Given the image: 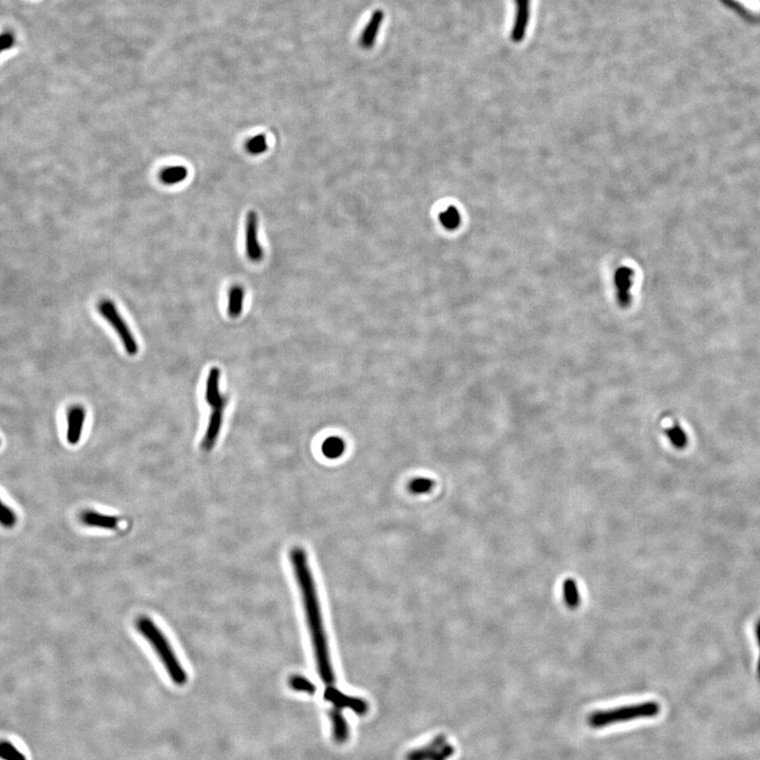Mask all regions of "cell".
I'll list each match as a JSON object with an SVG mask.
<instances>
[{"label": "cell", "mask_w": 760, "mask_h": 760, "mask_svg": "<svg viewBox=\"0 0 760 760\" xmlns=\"http://www.w3.org/2000/svg\"><path fill=\"white\" fill-rule=\"evenodd\" d=\"M290 562H292L295 576L298 581V586L300 588V594H301L302 602L306 611V621H308V629H310L312 643L314 646L317 669L323 683L331 687L335 683V676H334L333 666H331L327 636L323 627L322 615H321L320 605L317 597L316 586H315L314 579L308 566L306 551L300 547L292 548V551H290Z\"/></svg>", "instance_id": "6da1fadb"}, {"label": "cell", "mask_w": 760, "mask_h": 760, "mask_svg": "<svg viewBox=\"0 0 760 760\" xmlns=\"http://www.w3.org/2000/svg\"><path fill=\"white\" fill-rule=\"evenodd\" d=\"M135 626L140 634L154 648L170 680L178 687H184L188 681V675L174 654L172 644L169 643L164 632L158 627L156 622L147 616H141L135 622Z\"/></svg>", "instance_id": "7a4b0ae2"}, {"label": "cell", "mask_w": 760, "mask_h": 760, "mask_svg": "<svg viewBox=\"0 0 760 760\" xmlns=\"http://www.w3.org/2000/svg\"><path fill=\"white\" fill-rule=\"evenodd\" d=\"M661 712L660 704L657 701L629 704L609 710H596L588 715L587 724L593 729H603L613 724H624L634 720H648L658 716Z\"/></svg>", "instance_id": "3957f363"}, {"label": "cell", "mask_w": 760, "mask_h": 760, "mask_svg": "<svg viewBox=\"0 0 760 760\" xmlns=\"http://www.w3.org/2000/svg\"><path fill=\"white\" fill-rule=\"evenodd\" d=\"M98 311L100 316L104 317L105 320L114 329L115 333L119 335V341L126 353L131 356L137 355L139 353L137 339L131 333V327L126 323L125 319L121 317L114 302L109 299L100 300L98 304Z\"/></svg>", "instance_id": "277c9868"}, {"label": "cell", "mask_w": 760, "mask_h": 760, "mask_svg": "<svg viewBox=\"0 0 760 760\" xmlns=\"http://www.w3.org/2000/svg\"><path fill=\"white\" fill-rule=\"evenodd\" d=\"M454 754V747L442 735L435 738L426 747L413 750L407 755V760H447Z\"/></svg>", "instance_id": "5b68a950"}, {"label": "cell", "mask_w": 760, "mask_h": 760, "mask_svg": "<svg viewBox=\"0 0 760 760\" xmlns=\"http://www.w3.org/2000/svg\"><path fill=\"white\" fill-rule=\"evenodd\" d=\"M246 253L253 262H259L263 259V248L258 239V216L255 211H251L246 219Z\"/></svg>", "instance_id": "8992f818"}, {"label": "cell", "mask_w": 760, "mask_h": 760, "mask_svg": "<svg viewBox=\"0 0 760 760\" xmlns=\"http://www.w3.org/2000/svg\"><path fill=\"white\" fill-rule=\"evenodd\" d=\"M220 382H221V370L218 368H210L206 379L205 401L213 409H217V408L225 409L228 403V397L222 395L220 391Z\"/></svg>", "instance_id": "52a82bcc"}, {"label": "cell", "mask_w": 760, "mask_h": 760, "mask_svg": "<svg viewBox=\"0 0 760 760\" xmlns=\"http://www.w3.org/2000/svg\"><path fill=\"white\" fill-rule=\"evenodd\" d=\"M325 698L339 710L341 708H350V710L359 715H364L368 712V703L364 700L353 697V696L345 695V694L341 693V691H338L333 687L327 689Z\"/></svg>", "instance_id": "ba28073f"}, {"label": "cell", "mask_w": 760, "mask_h": 760, "mask_svg": "<svg viewBox=\"0 0 760 760\" xmlns=\"http://www.w3.org/2000/svg\"><path fill=\"white\" fill-rule=\"evenodd\" d=\"M223 412L224 409L217 408V409H213L210 413L205 435L201 442V449L206 452L213 450L219 438L222 425H223Z\"/></svg>", "instance_id": "9c48e42d"}, {"label": "cell", "mask_w": 760, "mask_h": 760, "mask_svg": "<svg viewBox=\"0 0 760 760\" xmlns=\"http://www.w3.org/2000/svg\"><path fill=\"white\" fill-rule=\"evenodd\" d=\"M516 16L514 28L512 31V39L514 43H521L525 38L528 28L529 15H530V0H514Z\"/></svg>", "instance_id": "30bf717a"}, {"label": "cell", "mask_w": 760, "mask_h": 760, "mask_svg": "<svg viewBox=\"0 0 760 760\" xmlns=\"http://www.w3.org/2000/svg\"><path fill=\"white\" fill-rule=\"evenodd\" d=\"M86 410L82 405H73L67 413V442L70 445H76L80 442L82 433Z\"/></svg>", "instance_id": "8fae6325"}, {"label": "cell", "mask_w": 760, "mask_h": 760, "mask_svg": "<svg viewBox=\"0 0 760 760\" xmlns=\"http://www.w3.org/2000/svg\"><path fill=\"white\" fill-rule=\"evenodd\" d=\"M80 521L86 526L108 529V530H113L119 526V519L108 514H100L94 510L82 512Z\"/></svg>", "instance_id": "7c38bea8"}, {"label": "cell", "mask_w": 760, "mask_h": 760, "mask_svg": "<svg viewBox=\"0 0 760 760\" xmlns=\"http://www.w3.org/2000/svg\"><path fill=\"white\" fill-rule=\"evenodd\" d=\"M632 277H634V271H632V269H628V267H621V269L616 271V288H617L618 297H619L621 304H626L629 300L628 292H629L630 286L632 284Z\"/></svg>", "instance_id": "4fadbf2b"}, {"label": "cell", "mask_w": 760, "mask_h": 760, "mask_svg": "<svg viewBox=\"0 0 760 760\" xmlns=\"http://www.w3.org/2000/svg\"><path fill=\"white\" fill-rule=\"evenodd\" d=\"M329 718H331L334 739L339 743H345L349 738V727L341 710L339 708L331 710L329 712Z\"/></svg>", "instance_id": "5bb4252c"}, {"label": "cell", "mask_w": 760, "mask_h": 760, "mask_svg": "<svg viewBox=\"0 0 760 760\" xmlns=\"http://www.w3.org/2000/svg\"><path fill=\"white\" fill-rule=\"evenodd\" d=\"M244 288L241 285H234L228 292V313L232 318H238L242 314L243 301H244Z\"/></svg>", "instance_id": "9a60e30c"}, {"label": "cell", "mask_w": 760, "mask_h": 760, "mask_svg": "<svg viewBox=\"0 0 760 760\" xmlns=\"http://www.w3.org/2000/svg\"><path fill=\"white\" fill-rule=\"evenodd\" d=\"M188 169L184 166L167 167L160 174V179L164 184L174 185L186 180Z\"/></svg>", "instance_id": "2e32d148"}, {"label": "cell", "mask_w": 760, "mask_h": 760, "mask_svg": "<svg viewBox=\"0 0 760 760\" xmlns=\"http://www.w3.org/2000/svg\"><path fill=\"white\" fill-rule=\"evenodd\" d=\"M345 450V442L338 436H329L322 444V452L325 457L336 459L341 457Z\"/></svg>", "instance_id": "e0dca14e"}, {"label": "cell", "mask_w": 760, "mask_h": 760, "mask_svg": "<svg viewBox=\"0 0 760 760\" xmlns=\"http://www.w3.org/2000/svg\"><path fill=\"white\" fill-rule=\"evenodd\" d=\"M563 597L566 605H567L570 609H578L581 600L580 593H579L578 585H576V581L572 580V579H567V580L564 581Z\"/></svg>", "instance_id": "ac0fdd59"}, {"label": "cell", "mask_w": 760, "mask_h": 760, "mask_svg": "<svg viewBox=\"0 0 760 760\" xmlns=\"http://www.w3.org/2000/svg\"><path fill=\"white\" fill-rule=\"evenodd\" d=\"M440 220L447 230H456L461 224V215L457 208L450 206L445 210L444 213L440 214Z\"/></svg>", "instance_id": "d6986e66"}, {"label": "cell", "mask_w": 760, "mask_h": 760, "mask_svg": "<svg viewBox=\"0 0 760 760\" xmlns=\"http://www.w3.org/2000/svg\"><path fill=\"white\" fill-rule=\"evenodd\" d=\"M288 683H290V687L294 691L304 692V693L311 694V695H313L316 691L314 683H311L308 678L300 675L292 676L290 680H288Z\"/></svg>", "instance_id": "ffe728a7"}, {"label": "cell", "mask_w": 760, "mask_h": 760, "mask_svg": "<svg viewBox=\"0 0 760 760\" xmlns=\"http://www.w3.org/2000/svg\"><path fill=\"white\" fill-rule=\"evenodd\" d=\"M382 12H378V13H377V15L374 16V18L371 20L370 24H368V28H366V32H364V34H362V40H360L362 41V44L364 45V47H370L371 45H372V43H371V41H373V39H374L375 36H376L377 30H378V26L379 24H380V22H382Z\"/></svg>", "instance_id": "44dd1931"}, {"label": "cell", "mask_w": 760, "mask_h": 760, "mask_svg": "<svg viewBox=\"0 0 760 760\" xmlns=\"http://www.w3.org/2000/svg\"><path fill=\"white\" fill-rule=\"evenodd\" d=\"M17 522L15 512L0 500V525L5 528H13Z\"/></svg>", "instance_id": "7402d4cb"}, {"label": "cell", "mask_w": 760, "mask_h": 760, "mask_svg": "<svg viewBox=\"0 0 760 760\" xmlns=\"http://www.w3.org/2000/svg\"><path fill=\"white\" fill-rule=\"evenodd\" d=\"M246 150L253 156L264 154L267 150V141L265 135H258L251 137L246 143Z\"/></svg>", "instance_id": "603a6c76"}, {"label": "cell", "mask_w": 760, "mask_h": 760, "mask_svg": "<svg viewBox=\"0 0 760 760\" xmlns=\"http://www.w3.org/2000/svg\"><path fill=\"white\" fill-rule=\"evenodd\" d=\"M434 482L427 477H416L409 484L410 492L414 494L427 493L433 487Z\"/></svg>", "instance_id": "cb8c5ba5"}, {"label": "cell", "mask_w": 760, "mask_h": 760, "mask_svg": "<svg viewBox=\"0 0 760 760\" xmlns=\"http://www.w3.org/2000/svg\"><path fill=\"white\" fill-rule=\"evenodd\" d=\"M0 758L3 760H27L26 757L8 741H0Z\"/></svg>", "instance_id": "d4e9b609"}, {"label": "cell", "mask_w": 760, "mask_h": 760, "mask_svg": "<svg viewBox=\"0 0 760 760\" xmlns=\"http://www.w3.org/2000/svg\"><path fill=\"white\" fill-rule=\"evenodd\" d=\"M667 435H669V440L673 442L675 446L681 447L685 444V434L683 433V430L680 428L676 427L671 428V429L667 430Z\"/></svg>", "instance_id": "484cf974"}, {"label": "cell", "mask_w": 760, "mask_h": 760, "mask_svg": "<svg viewBox=\"0 0 760 760\" xmlns=\"http://www.w3.org/2000/svg\"><path fill=\"white\" fill-rule=\"evenodd\" d=\"M14 43H15V37L12 33H3L0 35V53L13 47Z\"/></svg>", "instance_id": "4316f807"}, {"label": "cell", "mask_w": 760, "mask_h": 760, "mask_svg": "<svg viewBox=\"0 0 760 760\" xmlns=\"http://www.w3.org/2000/svg\"><path fill=\"white\" fill-rule=\"evenodd\" d=\"M756 637H757L758 646H759L760 648V620L758 621L757 626H756ZM757 671L758 675L760 676V655L759 661H758Z\"/></svg>", "instance_id": "83f0119b"}]
</instances>
